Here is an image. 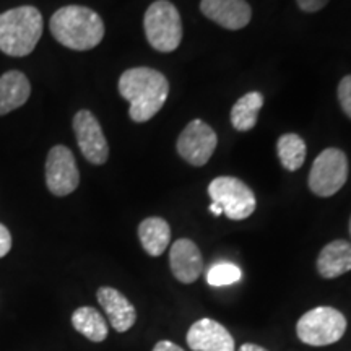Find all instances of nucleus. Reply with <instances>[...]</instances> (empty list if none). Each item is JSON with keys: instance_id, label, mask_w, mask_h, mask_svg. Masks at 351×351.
<instances>
[{"instance_id": "nucleus-1", "label": "nucleus", "mask_w": 351, "mask_h": 351, "mask_svg": "<svg viewBox=\"0 0 351 351\" xmlns=\"http://www.w3.org/2000/svg\"><path fill=\"white\" fill-rule=\"evenodd\" d=\"M117 88L122 98L130 104V119L138 124L155 117L169 96L168 78L150 67L125 70L119 78Z\"/></svg>"}, {"instance_id": "nucleus-2", "label": "nucleus", "mask_w": 351, "mask_h": 351, "mask_svg": "<svg viewBox=\"0 0 351 351\" xmlns=\"http://www.w3.org/2000/svg\"><path fill=\"white\" fill-rule=\"evenodd\" d=\"M52 36L72 51H90L103 41L104 21L91 8L67 5L59 8L49 21Z\"/></svg>"}, {"instance_id": "nucleus-3", "label": "nucleus", "mask_w": 351, "mask_h": 351, "mask_svg": "<svg viewBox=\"0 0 351 351\" xmlns=\"http://www.w3.org/2000/svg\"><path fill=\"white\" fill-rule=\"evenodd\" d=\"M43 28V15L36 7L23 5L0 13V51L12 57L32 54Z\"/></svg>"}, {"instance_id": "nucleus-4", "label": "nucleus", "mask_w": 351, "mask_h": 351, "mask_svg": "<svg viewBox=\"0 0 351 351\" xmlns=\"http://www.w3.org/2000/svg\"><path fill=\"white\" fill-rule=\"evenodd\" d=\"M143 28L148 43L160 52H173L182 41V20L168 0H156L145 12Z\"/></svg>"}, {"instance_id": "nucleus-5", "label": "nucleus", "mask_w": 351, "mask_h": 351, "mask_svg": "<svg viewBox=\"0 0 351 351\" xmlns=\"http://www.w3.org/2000/svg\"><path fill=\"white\" fill-rule=\"evenodd\" d=\"M346 332L345 315L335 307L320 306L307 311L296 324L298 339L311 346L337 343Z\"/></svg>"}, {"instance_id": "nucleus-6", "label": "nucleus", "mask_w": 351, "mask_h": 351, "mask_svg": "<svg viewBox=\"0 0 351 351\" xmlns=\"http://www.w3.org/2000/svg\"><path fill=\"white\" fill-rule=\"evenodd\" d=\"M212 204H217L230 219L241 221L256 212L257 200L247 184L232 176L215 178L208 186Z\"/></svg>"}, {"instance_id": "nucleus-7", "label": "nucleus", "mask_w": 351, "mask_h": 351, "mask_svg": "<svg viewBox=\"0 0 351 351\" xmlns=\"http://www.w3.org/2000/svg\"><path fill=\"white\" fill-rule=\"evenodd\" d=\"M348 179V158L339 148H326L315 158L309 173L311 192L319 197H332Z\"/></svg>"}, {"instance_id": "nucleus-8", "label": "nucleus", "mask_w": 351, "mask_h": 351, "mask_svg": "<svg viewBox=\"0 0 351 351\" xmlns=\"http://www.w3.org/2000/svg\"><path fill=\"white\" fill-rule=\"evenodd\" d=\"M217 145V132L207 122L194 119L184 127L176 147H178V153L184 161L200 168V166L208 163Z\"/></svg>"}, {"instance_id": "nucleus-9", "label": "nucleus", "mask_w": 351, "mask_h": 351, "mask_svg": "<svg viewBox=\"0 0 351 351\" xmlns=\"http://www.w3.org/2000/svg\"><path fill=\"white\" fill-rule=\"evenodd\" d=\"M80 184L77 161L73 153L64 145H56L47 153L46 186L56 197L70 195Z\"/></svg>"}, {"instance_id": "nucleus-10", "label": "nucleus", "mask_w": 351, "mask_h": 351, "mask_svg": "<svg viewBox=\"0 0 351 351\" xmlns=\"http://www.w3.org/2000/svg\"><path fill=\"white\" fill-rule=\"evenodd\" d=\"M73 132H75L78 148L86 161L96 166L106 163L109 158V145L99 121L96 119L93 112L86 109L78 111L73 117Z\"/></svg>"}, {"instance_id": "nucleus-11", "label": "nucleus", "mask_w": 351, "mask_h": 351, "mask_svg": "<svg viewBox=\"0 0 351 351\" xmlns=\"http://www.w3.org/2000/svg\"><path fill=\"white\" fill-rule=\"evenodd\" d=\"M187 345L194 351H234V339L213 319H200L187 332Z\"/></svg>"}, {"instance_id": "nucleus-12", "label": "nucleus", "mask_w": 351, "mask_h": 351, "mask_svg": "<svg viewBox=\"0 0 351 351\" xmlns=\"http://www.w3.org/2000/svg\"><path fill=\"white\" fill-rule=\"evenodd\" d=\"M200 10L208 20L226 29H243L252 19V8L245 0H202Z\"/></svg>"}, {"instance_id": "nucleus-13", "label": "nucleus", "mask_w": 351, "mask_h": 351, "mask_svg": "<svg viewBox=\"0 0 351 351\" xmlns=\"http://www.w3.org/2000/svg\"><path fill=\"white\" fill-rule=\"evenodd\" d=\"M169 265L178 282L186 285L194 283L204 270L200 249L191 239L182 238L174 241L169 251Z\"/></svg>"}, {"instance_id": "nucleus-14", "label": "nucleus", "mask_w": 351, "mask_h": 351, "mask_svg": "<svg viewBox=\"0 0 351 351\" xmlns=\"http://www.w3.org/2000/svg\"><path fill=\"white\" fill-rule=\"evenodd\" d=\"M96 298H98L99 306L106 313L114 330L124 333L134 327L135 320H137V311L121 291L111 287H101L96 293Z\"/></svg>"}, {"instance_id": "nucleus-15", "label": "nucleus", "mask_w": 351, "mask_h": 351, "mask_svg": "<svg viewBox=\"0 0 351 351\" xmlns=\"http://www.w3.org/2000/svg\"><path fill=\"white\" fill-rule=\"evenodd\" d=\"M32 95V85L25 73L10 70L0 77V116L23 106Z\"/></svg>"}, {"instance_id": "nucleus-16", "label": "nucleus", "mask_w": 351, "mask_h": 351, "mask_svg": "<svg viewBox=\"0 0 351 351\" xmlns=\"http://www.w3.org/2000/svg\"><path fill=\"white\" fill-rule=\"evenodd\" d=\"M351 270V244L339 239L328 243L317 257V271L324 278L332 280Z\"/></svg>"}, {"instance_id": "nucleus-17", "label": "nucleus", "mask_w": 351, "mask_h": 351, "mask_svg": "<svg viewBox=\"0 0 351 351\" xmlns=\"http://www.w3.org/2000/svg\"><path fill=\"white\" fill-rule=\"evenodd\" d=\"M138 239L148 256H163L171 243L169 223L160 217L145 218L138 225Z\"/></svg>"}, {"instance_id": "nucleus-18", "label": "nucleus", "mask_w": 351, "mask_h": 351, "mask_svg": "<svg viewBox=\"0 0 351 351\" xmlns=\"http://www.w3.org/2000/svg\"><path fill=\"white\" fill-rule=\"evenodd\" d=\"M263 108V95L261 91H249L236 101L231 109V124L236 130H252L257 124L258 112Z\"/></svg>"}, {"instance_id": "nucleus-19", "label": "nucleus", "mask_w": 351, "mask_h": 351, "mask_svg": "<svg viewBox=\"0 0 351 351\" xmlns=\"http://www.w3.org/2000/svg\"><path fill=\"white\" fill-rule=\"evenodd\" d=\"M72 326L78 333H82L83 337L95 341V343L108 339V322L95 307H78L72 314Z\"/></svg>"}, {"instance_id": "nucleus-20", "label": "nucleus", "mask_w": 351, "mask_h": 351, "mask_svg": "<svg viewBox=\"0 0 351 351\" xmlns=\"http://www.w3.org/2000/svg\"><path fill=\"white\" fill-rule=\"evenodd\" d=\"M282 166L287 171H298L306 160V142L298 134H283L276 142Z\"/></svg>"}, {"instance_id": "nucleus-21", "label": "nucleus", "mask_w": 351, "mask_h": 351, "mask_svg": "<svg viewBox=\"0 0 351 351\" xmlns=\"http://www.w3.org/2000/svg\"><path fill=\"white\" fill-rule=\"evenodd\" d=\"M241 269L230 262H218L212 265L207 271V282L212 287H228V285L238 283L241 280Z\"/></svg>"}, {"instance_id": "nucleus-22", "label": "nucleus", "mask_w": 351, "mask_h": 351, "mask_svg": "<svg viewBox=\"0 0 351 351\" xmlns=\"http://www.w3.org/2000/svg\"><path fill=\"white\" fill-rule=\"evenodd\" d=\"M339 101L343 112L351 119V75L341 78L339 85Z\"/></svg>"}, {"instance_id": "nucleus-23", "label": "nucleus", "mask_w": 351, "mask_h": 351, "mask_svg": "<svg viewBox=\"0 0 351 351\" xmlns=\"http://www.w3.org/2000/svg\"><path fill=\"white\" fill-rule=\"evenodd\" d=\"M12 249V234L5 225L0 223V258L5 257Z\"/></svg>"}, {"instance_id": "nucleus-24", "label": "nucleus", "mask_w": 351, "mask_h": 351, "mask_svg": "<svg viewBox=\"0 0 351 351\" xmlns=\"http://www.w3.org/2000/svg\"><path fill=\"white\" fill-rule=\"evenodd\" d=\"M296 2L302 12L315 13L322 10V8L328 3V0H296Z\"/></svg>"}, {"instance_id": "nucleus-25", "label": "nucleus", "mask_w": 351, "mask_h": 351, "mask_svg": "<svg viewBox=\"0 0 351 351\" xmlns=\"http://www.w3.org/2000/svg\"><path fill=\"white\" fill-rule=\"evenodd\" d=\"M152 351H186V350H182L181 346L173 343V341L163 340V341H158V343L155 345V348H153Z\"/></svg>"}, {"instance_id": "nucleus-26", "label": "nucleus", "mask_w": 351, "mask_h": 351, "mask_svg": "<svg viewBox=\"0 0 351 351\" xmlns=\"http://www.w3.org/2000/svg\"><path fill=\"white\" fill-rule=\"evenodd\" d=\"M238 351H267V350L262 348V346H258V345H254V343H244Z\"/></svg>"}, {"instance_id": "nucleus-27", "label": "nucleus", "mask_w": 351, "mask_h": 351, "mask_svg": "<svg viewBox=\"0 0 351 351\" xmlns=\"http://www.w3.org/2000/svg\"><path fill=\"white\" fill-rule=\"evenodd\" d=\"M350 234H351V219H350Z\"/></svg>"}]
</instances>
